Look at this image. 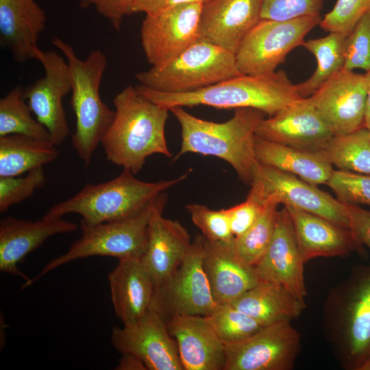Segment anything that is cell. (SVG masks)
Here are the masks:
<instances>
[{"label": "cell", "instance_id": "15", "mask_svg": "<svg viewBox=\"0 0 370 370\" xmlns=\"http://www.w3.org/2000/svg\"><path fill=\"white\" fill-rule=\"evenodd\" d=\"M202 6L189 3L145 14L140 36L149 64L158 65L173 58L199 38Z\"/></svg>", "mask_w": 370, "mask_h": 370}, {"label": "cell", "instance_id": "4", "mask_svg": "<svg viewBox=\"0 0 370 370\" xmlns=\"http://www.w3.org/2000/svg\"><path fill=\"white\" fill-rule=\"evenodd\" d=\"M190 170L171 180L155 182L136 178L123 169L115 178L100 184H88L69 199L53 206L45 213L60 217L75 213L80 223L93 225L133 217L152 204L162 193L186 180Z\"/></svg>", "mask_w": 370, "mask_h": 370}, {"label": "cell", "instance_id": "47", "mask_svg": "<svg viewBox=\"0 0 370 370\" xmlns=\"http://www.w3.org/2000/svg\"><path fill=\"white\" fill-rule=\"evenodd\" d=\"M360 370H370V358L361 367Z\"/></svg>", "mask_w": 370, "mask_h": 370}, {"label": "cell", "instance_id": "31", "mask_svg": "<svg viewBox=\"0 0 370 370\" xmlns=\"http://www.w3.org/2000/svg\"><path fill=\"white\" fill-rule=\"evenodd\" d=\"M324 151L338 169L370 174V131L365 127L334 136Z\"/></svg>", "mask_w": 370, "mask_h": 370}, {"label": "cell", "instance_id": "17", "mask_svg": "<svg viewBox=\"0 0 370 370\" xmlns=\"http://www.w3.org/2000/svg\"><path fill=\"white\" fill-rule=\"evenodd\" d=\"M256 135L261 138L310 151H323L334 134L308 97L263 118Z\"/></svg>", "mask_w": 370, "mask_h": 370}, {"label": "cell", "instance_id": "13", "mask_svg": "<svg viewBox=\"0 0 370 370\" xmlns=\"http://www.w3.org/2000/svg\"><path fill=\"white\" fill-rule=\"evenodd\" d=\"M43 66L45 75L23 89V98L27 101L36 119L49 133L54 145L65 141L70 130L62 105L63 98L72 89L69 64L54 51L36 54Z\"/></svg>", "mask_w": 370, "mask_h": 370}, {"label": "cell", "instance_id": "39", "mask_svg": "<svg viewBox=\"0 0 370 370\" xmlns=\"http://www.w3.org/2000/svg\"><path fill=\"white\" fill-rule=\"evenodd\" d=\"M370 10V0H337L319 23L329 33L346 37L357 22Z\"/></svg>", "mask_w": 370, "mask_h": 370}, {"label": "cell", "instance_id": "3", "mask_svg": "<svg viewBox=\"0 0 370 370\" xmlns=\"http://www.w3.org/2000/svg\"><path fill=\"white\" fill-rule=\"evenodd\" d=\"M170 112L180 125L181 147L174 160L192 153L212 156L223 160L240 179L250 185L256 163L255 138L264 113L249 108L235 109L229 120L217 123L196 117L183 107Z\"/></svg>", "mask_w": 370, "mask_h": 370}, {"label": "cell", "instance_id": "41", "mask_svg": "<svg viewBox=\"0 0 370 370\" xmlns=\"http://www.w3.org/2000/svg\"><path fill=\"white\" fill-rule=\"evenodd\" d=\"M264 207V205L247 197L243 202L226 209L235 238L243 234L255 223Z\"/></svg>", "mask_w": 370, "mask_h": 370}, {"label": "cell", "instance_id": "28", "mask_svg": "<svg viewBox=\"0 0 370 370\" xmlns=\"http://www.w3.org/2000/svg\"><path fill=\"white\" fill-rule=\"evenodd\" d=\"M262 325L291 321L306 305L282 285L261 280L230 303Z\"/></svg>", "mask_w": 370, "mask_h": 370}, {"label": "cell", "instance_id": "36", "mask_svg": "<svg viewBox=\"0 0 370 370\" xmlns=\"http://www.w3.org/2000/svg\"><path fill=\"white\" fill-rule=\"evenodd\" d=\"M45 182L43 167L29 171L25 177H0V212L31 197Z\"/></svg>", "mask_w": 370, "mask_h": 370}, {"label": "cell", "instance_id": "2", "mask_svg": "<svg viewBox=\"0 0 370 370\" xmlns=\"http://www.w3.org/2000/svg\"><path fill=\"white\" fill-rule=\"evenodd\" d=\"M151 101L168 109L207 106L219 109L249 108L273 116L302 97L284 71L231 77L192 92L168 93L136 86Z\"/></svg>", "mask_w": 370, "mask_h": 370}, {"label": "cell", "instance_id": "16", "mask_svg": "<svg viewBox=\"0 0 370 370\" xmlns=\"http://www.w3.org/2000/svg\"><path fill=\"white\" fill-rule=\"evenodd\" d=\"M334 136L364 127L366 82L364 74L342 69L308 97Z\"/></svg>", "mask_w": 370, "mask_h": 370}, {"label": "cell", "instance_id": "5", "mask_svg": "<svg viewBox=\"0 0 370 370\" xmlns=\"http://www.w3.org/2000/svg\"><path fill=\"white\" fill-rule=\"evenodd\" d=\"M51 43L64 54L69 66L72 82L71 105L76 118L71 142L87 167L115 116V111L108 108L99 95L108 58L103 51L96 49L86 59H79L73 48L56 36Z\"/></svg>", "mask_w": 370, "mask_h": 370}, {"label": "cell", "instance_id": "10", "mask_svg": "<svg viewBox=\"0 0 370 370\" xmlns=\"http://www.w3.org/2000/svg\"><path fill=\"white\" fill-rule=\"evenodd\" d=\"M321 20L320 16L283 21L260 19L235 54L238 71L244 75L275 71L293 49L302 46L306 34Z\"/></svg>", "mask_w": 370, "mask_h": 370}, {"label": "cell", "instance_id": "12", "mask_svg": "<svg viewBox=\"0 0 370 370\" xmlns=\"http://www.w3.org/2000/svg\"><path fill=\"white\" fill-rule=\"evenodd\" d=\"M224 343V370H290L301 338L290 321H282L264 325L241 341Z\"/></svg>", "mask_w": 370, "mask_h": 370}, {"label": "cell", "instance_id": "45", "mask_svg": "<svg viewBox=\"0 0 370 370\" xmlns=\"http://www.w3.org/2000/svg\"><path fill=\"white\" fill-rule=\"evenodd\" d=\"M119 365L116 369L118 370H147L144 362L137 356L130 354H121Z\"/></svg>", "mask_w": 370, "mask_h": 370}, {"label": "cell", "instance_id": "37", "mask_svg": "<svg viewBox=\"0 0 370 370\" xmlns=\"http://www.w3.org/2000/svg\"><path fill=\"white\" fill-rule=\"evenodd\" d=\"M326 184L341 202L370 206V174L333 169Z\"/></svg>", "mask_w": 370, "mask_h": 370}, {"label": "cell", "instance_id": "19", "mask_svg": "<svg viewBox=\"0 0 370 370\" xmlns=\"http://www.w3.org/2000/svg\"><path fill=\"white\" fill-rule=\"evenodd\" d=\"M76 223L45 214L40 219H16L8 216L0 221V271L25 281L29 278L22 272L18 264L26 256L40 247L49 238L73 232Z\"/></svg>", "mask_w": 370, "mask_h": 370}, {"label": "cell", "instance_id": "8", "mask_svg": "<svg viewBox=\"0 0 370 370\" xmlns=\"http://www.w3.org/2000/svg\"><path fill=\"white\" fill-rule=\"evenodd\" d=\"M154 201L138 214L127 219L93 225L80 223L82 236L64 254L52 259L35 277L25 281L22 288L29 286L52 270L77 259L95 256L118 260L141 258L147 247Z\"/></svg>", "mask_w": 370, "mask_h": 370}, {"label": "cell", "instance_id": "33", "mask_svg": "<svg viewBox=\"0 0 370 370\" xmlns=\"http://www.w3.org/2000/svg\"><path fill=\"white\" fill-rule=\"evenodd\" d=\"M264 205V209L255 223L234 240L239 258L251 267L258 262L268 248L275 232L279 212V204L276 201L268 200Z\"/></svg>", "mask_w": 370, "mask_h": 370}, {"label": "cell", "instance_id": "25", "mask_svg": "<svg viewBox=\"0 0 370 370\" xmlns=\"http://www.w3.org/2000/svg\"><path fill=\"white\" fill-rule=\"evenodd\" d=\"M108 281L112 304L123 324L137 320L150 308L155 284L141 258L119 260Z\"/></svg>", "mask_w": 370, "mask_h": 370}, {"label": "cell", "instance_id": "22", "mask_svg": "<svg viewBox=\"0 0 370 370\" xmlns=\"http://www.w3.org/2000/svg\"><path fill=\"white\" fill-rule=\"evenodd\" d=\"M166 322L177 343L184 370L225 369V343L206 316L179 315Z\"/></svg>", "mask_w": 370, "mask_h": 370}, {"label": "cell", "instance_id": "6", "mask_svg": "<svg viewBox=\"0 0 370 370\" xmlns=\"http://www.w3.org/2000/svg\"><path fill=\"white\" fill-rule=\"evenodd\" d=\"M241 75L233 53L198 38L173 58L137 73L149 89L181 93L201 89Z\"/></svg>", "mask_w": 370, "mask_h": 370}, {"label": "cell", "instance_id": "18", "mask_svg": "<svg viewBox=\"0 0 370 370\" xmlns=\"http://www.w3.org/2000/svg\"><path fill=\"white\" fill-rule=\"evenodd\" d=\"M304 264L291 215L284 206L278 212L271 241L254 267L261 280L282 285L304 302Z\"/></svg>", "mask_w": 370, "mask_h": 370}, {"label": "cell", "instance_id": "34", "mask_svg": "<svg viewBox=\"0 0 370 370\" xmlns=\"http://www.w3.org/2000/svg\"><path fill=\"white\" fill-rule=\"evenodd\" d=\"M206 317L224 343L241 341L264 326L231 304H217Z\"/></svg>", "mask_w": 370, "mask_h": 370}, {"label": "cell", "instance_id": "29", "mask_svg": "<svg viewBox=\"0 0 370 370\" xmlns=\"http://www.w3.org/2000/svg\"><path fill=\"white\" fill-rule=\"evenodd\" d=\"M56 145L21 134L0 136V177L20 176L54 161Z\"/></svg>", "mask_w": 370, "mask_h": 370}, {"label": "cell", "instance_id": "9", "mask_svg": "<svg viewBox=\"0 0 370 370\" xmlns=\"http://www.w3.org/2000/svg\"><path fill=\"white\" fill-rule=\"evenodd\" d=\"M204 236L197 234L175 271L154 288L153 310L165 321L179 315L208 316L217 306L203 266Z\"/></svg>", "mask_w": 370, "mask_h": 370}, {"label": "cell", "instance_id": "7", "mask_svg": "<svg viewBox=\"0 0 370 370\" xmlns=\"http://www.w3.org/2000/svg\"><path fill=\"white\" fill-rule=\"evenodd\" d=\"M329 307L341 362L360 370L370 358V267L357 269L336 291Z\"/></svg>", "mask_w": 370, "mask_h": 370}, {"label": "cell", "instance_id": "42", "mask_svg": "<svg viewBox=\"0 0 370 370\" xmlns=\"http://www.w3.org/2000/svg\"><path fill=\"white\" fill-rule=\"evenodd\" d=\"M135 0H80L82 9L93 7L105 18L109 21L116 31H119L125 16L134 13Z\"/></svg>", "mask_w": 370, "mask_h": 370}, {"label": "cell", "instance_id": "40", "mask_svg": "<svg viewBox=\"0 0 370 370\" xmlns=\"http://www.w3.org/2000/svg\"><path fill=\"white\" fill-rule=\"evenodd\" d=\"M324 0H262L260 19L290 21L320 16Z\"/></svg>", "mask_w": 370, "mask_h": 370}, {"label": "cell", "instance_id": "32", "mask_svg": "<svg viewBox=\"0 0 370 370\" xmlns=\"http://www.w3.org/2000/svg\"><path fill=\"white\" fill-rule=\"evenodd\" d=\"M22 94L17 86L0 99V136L21 134L51 143L49 132L32 116Z\"/></svg>", "mask_w": 370, "mask_h": 370}, {"label": "cell", "instance_id": "11", "mask_svg": "<svg viewBox=\"0 0 370 370\" xmlns=\"http://www.w3.org/2000/svg\"><path fill=\"white\" fill-rule=\"evenodd\" d=\"M248 197L270 199L325 218L349 229L345 204L299 177L256 162Z\"/></svg>", "mask_w": 370, "mask_h": 370}, {"label": "cell", "instance_id": "21", "mask_svg": "<svg viewBox=\"0 0 370 370\" xmlns=\"http://www.w3.org/2000/svg\"><path fill=\"white\" fill-rule=\"evenodd\" d=\"M262 0H210L203 4L199 38L234 54L260 20Z\"/></svg>", "mask_w": 370, "mask_h": 370}, {"label": "cell", "instance_id": "1", "mask_svg": "<svg viewBox=\"0 0 370 370\" xmlns=\"http://www.w3.org/2000/svg\"><path fill=\"white\" fill-rule=\"evenodd\" d=\"M112 101L115 116L101 141L108 161L136 174L151 155L171 158L165 138L169 109L146 98L132 85Z\"/></svg>", "mask_w": 370, "mask_h": 370}, {"label": "cell", "instance_id": "27", "mask_svg": "<svg viewBox=\"0 0 370 370\" xmlns=\"http://www.w3.org/2000/svg\"><path fill=\"white\" fill-rule=\"evenodd\" d=\"M256 161L314 185L327 184L333 171L325 151H310L255 138Z\"/></svg>", "mask_w": 370, "mask_h": 370}, {"label": "cell", "instance_id": "38", "mask_svg": "<svg viewBox=\"0 0 370 370\" xmlns=\"http://www.w3.org/2000/svg\"><path fill=\"white\" fill-rule=\"evenodd\" d=\"M343 69L370 70V10L357 22L344 42Z\"/></svg>", "mask_w": 370, "mask_h": 370}, {"label": "cell", "instance_id": "44", "mask_svg": "<svg viewBox=\"0 0 370 370\" xmlns=\"http://www.w3.org/2000/svg\"><path fill=\"white\" fill-rule=\"evenodd\" d=\"M210 0H135L134 13L156 14L166 9L189 3L204 4Z\"/></svg>", "mask_w": 370, "mask_h": 370}, {"label": "cell", "instance_id": "26", "mask_svg": "<svg viewBox=\"0 0 370 370\" xmlns=\"http://www.w3.org/2000/svg\"><path fill=\"white\" fill-rule=\"evenodd\" d=\"M284 206L291 215L304 263L318 257L346 255L359 245L348 228L297 208Z\"/></svg>", "mask_w": 370, "mask_h": 370}, {"label": "cell", "instance_id": "30", "mask_svg": "<svg viewBox=\"0 0 370 370\" xmlns=\"http://www.w3.org/2000/svg\"><path fill=\"white\" fill-rule=\"evenodd\" d=\"M345 38L339 34L329 33L326 36L303 42L302 46L315 57L317 67L308 79L296 84L302 97L313 94L325 81L343 69Z\"/></svg>", "mask_w": 370, "mask_h": 370}, {"label": "cell", "instance_id": "24", "mask_svg": "<svg viewBox=\"0 0 370 370\" xmlns=\"http://www.w3.org/2000/svg\"><path fill=\"white\" fill-rule=\"evenodd\" d=\"M45 10L35 0H0V46L23 63L36 59L46 26Z\"/></svg>", "mask_w": 370, "mask_h": 370}, {"label": "cell", "instance_id": "14", "mask_svg": "<svg viewBox=\"0 0 370 370\" xmlns=\"http://www.w3.org/2000/svg\"><path fill=\"white\" fill-rule=\"evenodd\" d=\"M112 346L139 358L147 370H184L166 321L149 308L139 319L112 330Z\"/></svg>", "mask_w": 370, "mask_h": 370}, {"label": "cell", "instance_id": "20", "mask_svg": "<svg viewBox=\"0 0 370 370\" xmlns=\"http://www.w3.org/2000/svg\"><path fill=\"white\" fill-rule=\"evenodd\" d=\"M166 201L167 196L164 192L154 201L147 247L141 258L155 286L175 271L185 258L192 243L186 229L180 222L163 217Z\"/></svg>", "mask_w": 370, "mask_h": 370}, {"label": "cell", "instance_id": "46", "mask_svg": "<svg viewBox=\"0 0 370 370\" xmlns=\"http://www.w3.org/2000/svg\"><path fill=\"white\" fill-rule=\"evenodd\" d=\"M366 82V103L364 127L370 131V70L364 74Z\"/></svg>", "mask_w": 370, "mask_h": 370}, {"label": "cell", "instance_id": "35", "mask_svg": "<svg viewBox=\"0 0 370 370\" xmlns=\"http://www.w3.org/2000/svg\"><path fill=\"white\" fill-rule=\"evenodd\" d=\"M185 207L193 223L206 240L225 243L234 240L226 209L214 210L199 204H190Z\"/></svg>", "mask_w": 370, "mask_h": 370}, {"label": "cell", "instance_id": "23", "mask_svg": "<svg viewBox=\"0 0 370 370\" xmlns=\"http://www.w3.org/2000/svg\"><path fill=\"white\" fill-rule=\"evenodd\" d=\"M234 240L212 242L204 238L203 266L217 304H230L261 281L254 267L239 258Z\"/></svg>", "mask_w": 370, "mask_h": 370}, {"label": "cell", "instance_id": "43", "mask_svg": "<svg viewBox=\"0 0 370 370\" xmlns=\"http://www.w3.org/2000/svg\"><path fill=\"white\" fill-rule=\"evenodd\" d=\"M345 204L349 230L358 244L370 249V211L356 204Z\"/></svg>", "mask_w": 370, "mask_h": 370}]
</instances>
